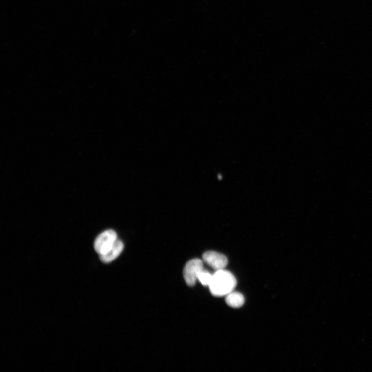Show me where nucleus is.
I'll return each instance as SVG.
<instances>
[{"label": "nucleus", "instance_id": "nucleus-2", "mask_svg": "<svg viewBox=\"0 0 372 372\" xmlns=\"http://www.w3.org/2000/svg\"><path fill=\"white\" fill-rule=\"evenodd\" d=\"M118 240L116 232L109 229L98 235L94 244V249L99 256L103 255L110 250Z\"/></svg>", "mask_w": 372, "mask_h": 372}, {"label": "nucleus", "instance_id": "nucleus-3", "mask_svg": "<svg viewBox=\"0 0 372 372\" xmlns=\"http://www.w3.org/2000/svg\"><path fill=\"white\" fill-rule=\"evenodd\" d=\"M204 269V261L198 258L193 259L186 264L183 270V276L188 286L192 287L195 285L198 281L199 273Z\"/></svg>", "mask_w": 372, "mask_h": 372}, {"label": "nucleus", "instance_id": "nucleus-5", "mask_svg": "<svg viewBox=\"0 0 372 372\" xmlns=\"http://www.w3.org/2000/svg\"><path fill=\"white\" fill-rule=\"evenodd\" d=\"M124 248L123 243L121 240L118 239L113 246L107 253L100 256L101 260L105 264L110 263L121 254Z\"/></svg>", "mask_w": 372, "mask_h": 372}, {"label": "nucleus", "instance_id": "nucleus-7", "mask_svg": "<svg viewBox=\"0 0 372 372\" xmlns=\"http://www.w3.org/2000/svg\"><path fill=\"white\" fill-rule=\"evenodd\" d=\"M213 274L205 268L199 273V281L203 286L209 287L211 282Z\"/></svg>", "mask_w": 372, "mask_h": 372}, {"label": "nucleus", "instance_id": "nucleus-6", "mask_svg": "<svg viewBox=\"0 0 372 372\" xmlns=\"http://www.w3.org/2000/svg\"><path fill=\"white\" fill-rule=\"evenodd\" d=\"M225 301L229 307L239 308L244 305L245 298L242 293L233 291L226 295Z\"/></svg>", "mask_w": 372, "mask_h": 372}, {"label": "nucleus", "instance_id": "nucleus-4", "mask_svg": "<svg viewBox=\"0 0 372 372\" xmlns=\"http://www.w3.org/2000/svg\"><path fill=\"white\" fill-rule=\"evenodd\" d=\"M202 260L216 271L224 269L228 264V260L225 255L214 251L205 252L203 255Z\"/></svg>", "mask_w": 372, "mask_h": 372}, {"label": "nucleus", "instance_id": "nucleus-1", "mask_svg": "<svg viewBox=\"0 0 372 372\" xmlns=\"http://www.w3.org/2000/svg\"><path fill=\"white\" fill-rule=\"evenodd\" d=\"M236 285L237 280L232 273L222 269L215 272L209 287L214 296L222 297L233 291Z\"/></svg>", "mask_w": 372, "mask_h": 372}]
</instances>
